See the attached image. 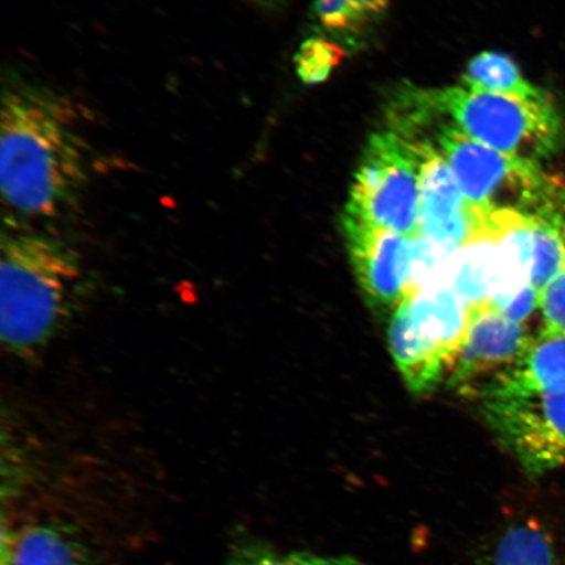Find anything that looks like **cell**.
<instances>
[{
  "mask_svg": "<svg viewBox=\"0 0 565 565\" xmlns=\"http://www.w3.org/2000/svg\"><path fill=\"white\" fill-rule=\"evenodd\" d=\"M87 182V147L73 104L38 84H9L0 111V188L12 214L62 215Z\"/></svg>",
  "mask_w": 565,
  "mask_h": 565,
  "instance_id": "obj_1",
  "label": "cell"
},
{
  "mask_svg": "<svg viewBox=\"0 0 565 565\" xmlns=\"http://www.w3.org/2000/svg\"><path fill=\"white\" fill-rule=\"evenodd\" d=\"M0 337L21 360L42 355L79 312L86 292L84 263L52 233L10 223L2 235Z\"/></svg>",
  "mask_w": 565,
  "mask_h": 565,
  "instance_id": "obj_2",
  "label": "cell"
},
{
  "mask_svg": "<svg viewBox=\"0 0 565 565\" xmlns=\"http://www.w3.org/2000/svg\"><path fill=\"white\" fill-rule=\"evenodd\" d=\"M439 146L472 207L540 216L554 215L559 209L565 181L547 175L539 162L492 150L457 127H445L439 134Z\"/></svg>",
  "mask_w": 565,
  "mask_h": 565,
  "instance_id": "obj_3",
  "label": "cell"
},
{
  "mask_svg": "<svg viewBox=\"0 0 565 565\" xmlns=\"http://www.w3.org/2000/svg\"><path fill=\"white\" fill-rule=\"evenodd\" d=\"M429 95V94H428ZM465 136L511 157L539 162L564 143L565 124L550 97L541 100L448 88L429 95Z\"/></svg>",
  "mask_w": 565,
  "mask_h": 565,
  "instance_id": "obj_4",
  "label": "cell"
},
{
  "mask_svg": "<svg viewBox=\"0 0 565 565\" xmlns=\"http://www.w3.org/2000/svg\"><path fill=\"white\" fill-rule=\"evenodd\" d=\"M422 158L418 146L394 132L374 136L356 174L349 214L376 227L418 235Z\"/></svg>",
  "mask_w": 565,
  "mask_h": 565,
  "instance_id": "obj_5",
  "label": "cell"
},
{
  "mask_svg": "<svg viewBox=\"0 0 565 565\" xmlns=\"http://www.w3.org/2000/svg\"><path fill=\"white\" fill-rule=\"evenodd\" d=\"M484 398L487 419L527 475L565 468V393Z\"/></svg>",
  "mask_w": 565,
  "mask_h": 565,
  "instance_id": "obj_6",
  "label": "cell"
},
{
  "mask_svg": "<svg viewBox=\"0 0 565 565\" xmlns=\"http://www.w3.org/2000/svg\"><path fill=\"white\" fill-rule=\"evenodd\" d=\"M344 231L360 287L372 307L397 309L407 295L414 236L399 235L345 214Z\"/></svg>",
  "mask_w": 565,
  "mask_h": 565,
  "instance_id": "obj_7",
  "label": "cell"
},
{
  "mask_svg": "<svg viewBox=\"0 0 565 565\" xmlns=\"http://www.w3.org/2000/svg\"><path fill=\"white\" fill-rule=\"evenodd\" d=\"M532 339L524 323L510 320L490 303L470 308L468 331L454 364V384L472 392L482 377L493 373L497 380L519 362Z\"/></svg>",
  "mask_w": 565,
  "mask_h": 565,
  "instance_id": "obj_8",
  "label": "cell"
},
{
  "mask_svg": "<svg viewBox=\"0 0 565 565\" xmlns=\"http://www.w3.org/2000/svg\"><path fill=\"white\" fill-rule=\"evenodd\" d=\"M422 158L419 235L455 253L475 236L480 211L465 200L443 154L427 143H416Z\"/></svg>",
  "mask_w": 565,
  "mask_h": 565,
  "instance_id": "obj_9",
  "label": "cell"
},
{
  "mask_svg": "<svg viewBox=\"0 0 565 565\" xmlns=\"http://www.w3.org/2000/svg\"><path fill=\"white\" fill-rule=\"evenodd\" d=\"M2 565H97L73 526L40 522L3 535Z\"/></svg>",
  "mask_w": 565,
  "mask_h": 565,
  "instance_id": "obj_10",
  "label": "cell"
},
{
  "mask_svg": "<svg viewBox=\"0 0 565 565\" xmlns=\"http://www.w3.org/2000/svg\"><path fill=\"white\" fill-rule=\"evenodd\" d=\"M565 393V334L542 331L533 338L518 363L487 387L486 395Z\"/></svg>",
  "mask_w": 565,
  "mask_h": 565,
  "instance_id": "obj_11",
  "label": "cell"
},
{
  "mask_svg": "<svg viewBox=\"0 0 565 565\" xmlns=\"http://www.w3.org/2000/svg\"><path fill=\"white\" fill-rule=\"evenodd\" d=\"M404 302L414 328L454 366L468 331L470 308L444 285L423 288Z\"/></svg>",
  "mask_w": 565,
  "mask_h": 565,
  "instance_id": "obj_12",
  "label": "cell"
},
{
  "mask_svg": "<svg viewBox=\"0 0 565 565\" xmlns=\"http://www.w3.org/2000/svg\"><path fill=\"white\" fill-rule=\"evenodd\" d=\"M499 263L498 239L480 217L475 236L450 257L439 285L454 289L469 308L486 306L493 292Z\"/></svg>",
  "mask_w": 565,
  "mask_h": 565,
  "instance_id": "obj_13",
  "label": "cell"
},
{
  "mask_svg": "<svg viewBox=\"0 0 565 565\" xmlns=\"http://www.w3.org/2000/svg\"><path fill=\"white\" fill-rule=\"evenodd\" d=\"M388 342L402 376L415 393L430 391L451 366L447 356L414 328L404 301L393 316Z\"/></svg>",
  "mask_w": 565,
  "mask_h": 565,
  "instance_id": "obj_14",
  "label": "cell"
},
{
  "mask_svg": "<svg viewBox=\"0 0 565 565\" xmlns=\"http://www.w3.org/2000/svg\"><path fill=\"white\" fill-rule=\"evenodd\" d=\"M463 83L470 90L489 92L521 100H541L547 96L525 81L511 58L498 53L476 56L466 68Z\"/></svg>",
  "mask_w": 565,
  "mask_h": 565,
  "instance_id": "obj_15",
  "label": "cell"
},
{
  "mask_svg": "<svg viewBox=\"0 0 565 565\" xmlns=\"http://www.w3.org/2000/svg\"><path fill=\"white\" fill-rule=\"evenodd\" d=\"M483 565H557L554 542L535 520L508 527Z\"/></svg>",
  "mask_w": 565,
  "mask_h": 565,
  "instance_id": "obj_16",
  "label": "cell"
},
{
  "mask_svg": "<svg viewBox=\"0 0 565 565\" xmlns=\"http://www.w3.org/2000/svg\"><path fill=\"white\" fill-rule=\"evenodd\" d=\"M228 565H362L345 556L308 553L281 554L260 542H243L230 556Z\"/></svg>",
  "mask_w": 565,
  "mask_h": 565,
  "instance_id": "obj_17",
  "label": "cell"
},
{
  "mask_svg": "<svg viewBox=\"0 0 565 565\" xmlns=\"http://www.w3.org/2000/svg\"><path fill=\"white\" fill-rule=\"evenodd\" d=\"M342 58V49L333 42L310 39L303 42L295 56L296 71L306 84L322 83Z\"/></svg>",
  "mask_w": 565,
  "mask_h": 565,
  "instance_id": "obj_18",
  "label": "cell"
},
{
  "mask_svg": "<svg viewBox=\"0 0 565 565\" xmlns=\"http://www.w3.org/2000/svg\"><path fill=\"white\" fill-rule=\"evenodd\" d=\"M540 310L545 331L565 334V266L540 291Z\"/></svg>",
  "mask_w": 565,
  "mask_h": 565,
  "instance_id": "obj_19",
  "label": "cell"
},
{
  "mask_svg": "<svg viewBox=\"0 0 565 565\" xmlns=\"http://www.w3.org/2000/svg\"><path fill=\"white\" fill-rule=\"evenodd\" d=\"M315 11L328 30L338 32L356 30L366 19L365 13L356 9L351 0H316Z\"/></svg>",
  "mask_w": 565,
  "mask_h": 565,
  "instance_id": "obj_20",
  "label": "cell"
},
{
  "mask_svg": "<svg viewBox=\"0 0 565 565\" xmlns=\"http://www.w3.org/2000/svg\"><path fill=\"white\" fill-rule=\"evenodd\" d=\"M351 3L366 17L376 15L387 9L388 0H351Z\"/></svg>",
  "mask_w": 565,
  "mask_h": 565,
  "instance_id": "obj_21",
  "label": "cell"
},
{
  "mask_svg": "<svg viewBox=\"0 0 565 565\" xmlns=\"http://www.w3.org/2000/svg\"><path fill=\"white\" fill-rule=\"evenodd\" d=\"M561 223L565 235V196L561 209Z\"/></svg>",
  "mask_w": 565,
  "mask_h": 565,
  "instance_id": "obj_22",
  "label": "cell"
}]
</instances>
